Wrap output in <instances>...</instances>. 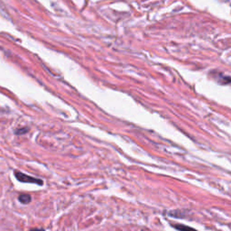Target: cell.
Listing matches in <instances>:
<instances>
[{"mask_svg":"<svg viewBox=\"0 0 231 231\" xmlns=\"http://www.w3.org/2000/svg\"><path fill=\"white\" fill-rule=\"evenodd\" d=\"M15 178L21 181V182H28V183H36L38 185H43V181L40 179H36L34 177H31L29 175H26L24 173L18 172V171H15Z\"/></svg>","mask_w":231,"mask_h":231,"instance_id":"1","label":"cell"},{"mask_svg":"<svg viewBox=\"0 0 231 231\" xmlns=\"http://www.w3.org/2000/svg\"><path fill=\"white\" fill-rule=\"evenodd\" d=\"M18 200L21 203L23 204H28L30 201H31V196L28 195V194H21L19 197H18Z\"/></svg>","mask_w":231,"mask_h":231,"instance_id":"2","label":"cell"},{"mask_svg":"<svg viewBox=\"0 0 231 231\" xmlns=\"http://www.w3.org/2000/svg\"><path fill=\"white\" fill-rule=\"evenodd\" d=\"M173 228L180 231H197L196 229H194L190 227H188V226H185V225H180V224L173 225Z\"/></svg>","mask_w":231,"mask_h":231,"instance_id":"3","label":"cell"},{"mask_svg":"<svg viewBox=\"0 0 231 231\" xmlns=\"http://www.w3.org/2000/svg\"><path fill=\"white\" fill-rule=\"evenodd\" d=\"M28 128H26V127H24V128H21V129H17V130H15V133L16 134V135H23V134H25L26 132H28Z\"/></svg>","mask_w":231,"mask_h":231,"instance_id":"4","label":"cell"},{"mask_svg":"<svg viewBox=\"0 0 231 231\" xmlns=\"http://www.w3.org/2000/svg\"><path fill=\"white\" fill-rule=\"evenodd\" d=\"M31 231H45L44 229H32Z\"/></svg>","mask_w":231,"mask_h":231,"instance_id":"5","label":"cell"}]
</instances>
